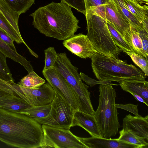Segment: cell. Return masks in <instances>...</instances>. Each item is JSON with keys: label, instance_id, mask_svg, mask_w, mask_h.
<instances>
[{"label": "cell", "instance_id": "cell-7", "mask_svg": "<svg viewBox=\"0 0 148 148\" xmlns=\"http://www.w3.org/2000/svg\"><path fill=\"white\" fill-rule=\"evenodd\" d=\"M57 93L52 102L49 112L45 117L34 119L42 125L70 129L75 111Z\"/></svg>", "mask_w": 148, "mask_h": 148}, {"label": "cell", "instance_id": "cell-4", "mask_svg": "<svg viewBox=\"0 0 148 148\" xmlns=\"http://www.w3.org/2000/svg\"><path fill=\"white\" fill-rule=\"evenodd\" d=\"M99 88V105L93 115L102 138H108L114 136L120 127L115 105L116 93L110 84H100Z\"/></svg>", "mask_w": 148, "mask_h": 148}, {"label": "cell", "instance_id": "cell-2", "mask_svg": "<svg viewBox=\"0 0 148 148\" xmlns=\"http://www.w3.org/2000/svg\"><path fill=\"white\" fill-rule=\"evenodd\" d=\"M71 8L62 2H52L30 14L33 18L32 25L46 36L59 40L68 39L80 28Z\"/></svg>", "mask_w": 148, "mask_h": 148}, {"label": "cell", "instance_id": "cell-9", "mask_svg": "<svg viewBox=\"0 0 148 148\" xmlns=\"http://www.w3.org/2000/svg\"><path fill=\"white\" fill-rule=\"evenodd\" d=\"M15 95L21 98L31 106H43L51 103L55 97V92L47 82L38 88L25 87L11 82Z\"/></svg>", "mask_w": 148, "mask_h": 148}, {"label": "cell", "instance_id": "cell-6", "mask_svg": "<svg viewBox=\"0 0 148 148\" xmlns=\"http://www.w3.org/2000/svg\"><path fill=\"white\" fill-rule=\"evenodd\" d=\"M87 36L97 52L109 57L118 58L121 49L114 43L107 20L98 15L86 11Z\"/></svg>", "mask_w": 148, "mask_h": 148}, {"label": "cell", "instance_id": "cell-10", "mask_svg": "<svg viewBox=\"0 0 148 148\" xmlns=\"http://www.w3.org/2000/svg\"><path fill=\"white\" fill-rule=\"evenodd\" d=\"M42 73L56 92L57 93L75 110H79L78 101L67 81L54 66L43 69Z\"/></svg>", "mask_w": 148, "mask_h": 148}, {"label": "cell", "instance_id": "cell-15", "mask_svg": "<svg viewBox=\"0 0 148 148\" xmlns=\"http://www.w3.org/2000/svg\"><path fill=\"white\" fill-rule=\"evenodd\" d=\"M81 141L88 148H139L137 145L130 144L118 138L79 137Z\"/></svg>", "mask_w": 148, "mask_h": 148}, {"label": "cell", "instance_id": "cell-26", "mask_svg": "<svg viewBox=\"0 0 148 148\" xmlns=\"http://www.w3.org/2000/svg\"><path fill=\"white\" fill-rule=\"evenodd\" d=\"M45 80L40 77L34 71L23 78L18 83L22 86L30 88H38L45 83Z\"/></svg>", "mask_w": 148, "mask_h": 148}, {"label": "cell", "instance_id": "cell-20", "mask_svg": "<svg viewBox=\"0 0 148 148\" xmlns=\"http://www.w3.org/2000/svg\"><path fill=\"white\" fill-rule=\"evenodd\" d=\"M124 38L133 52L144 57L147 60L143 52L142 40L138 32L130 27L125 34Z\"/></svg>", "mask_w": 148, "mask_h": 148}, {"label": "cell", "instance_id": "cell-27", "mask_svg": "<svg viewBox=\"0 0 148 148\" xmlns=\"http://www.w3.org/2000/svg\"><path fill=\"white\" fill-rule=\"evenodd\" d=\"M107 22L108 28L114 44L124 52L126 53L133 51L132 49L123 37L116 30L110 23L107 21Z\"/></svg>", "mask_w": 148, "mask_h": 148}, {"label": "cell", "instance_id": "cell-32", "mask_svg": "<svg viewBox=\"0 0 148 148\" xmlns=\"http://www.w3.org/2000/svg\"><path fill=\"white\" fill-rule=\"evenodd\" d=\"M44 53L45 55V64L43 69H46L54 66L57 59L58 53L53 47L48 48L45 50Z\"/></svg>", "mask_w": 148, "mask_h": 148}, {"label": "cell", "instance_id": "cell-1", "mask_svg": "<svg viewBox=\"0 0 148 148\" xmlns=\"http://www.w3.org/2000/svg\"><path fill=\"white\" fill-rule=\"evenodd\" d=\"M44 133L42 125L21 113L0 108V140L20 148H42Z\"/></svg>", "mask_w": 148, "mask_h": 148}, {"label": "cell", "instance_id": "cell-21", "mask_svg": "<svg viewBox=\"0 0 148 148\" xmlns=\"http://www.w3.org/2000/svg\"><path fill=\"white\" fill-rule=\"evenodd\" d=\"M31 106L21 98L15 96L0 101V108L19 113Z\"/></svg>", "mask_w": 148, "mask_h": 148}, {"label": "cell", "instance_id": "cell-38", "mask_svg": "<svg viewBox=\"0 0 148 148\" xmlns=\"http://www.w3.org/2000/svg\"><path fill=\"white\" fill-rule=\"evenodd\" d=\"M110 0H84L86 10L88 8L107 4Z\"/></svg>", "mask_w": 148, "mask_h": 148}, {"label": "cell", "instance_id": "cell-34", "mask_svg": "<svg viewBox=\"0 0 148 148\" xmlns=\"http://www.w3.org/2000/svg\"><path fill=\"white\" fill-rule=\"evenodd\" d=\"M105 5H103L91 7L86 9V11L100 16L106 20L105 12Z\"/></svg>", "mask_w": 148, "mask_h": 148}, {"label": "cell", "instance_id": "cell-19", "mask_svg": "<svg viewBox=\"0 0 148 148\" xmlns=\"http://www.w3.org/2000/svg\"><path fill=\"white\" fill-rule=\"evenodd\" d=\"M123 0L129 10L141 23L143 21L148 19L147 5L136 0Z\"/></svg>", "mask_w": 148, "mask_h": 148}, {"label": "cell", "instance_id": "cell-3", "mask_svg": "<svg viewBox=\"0 0 148 148\" xmlns=\"http://www.w3.org/2000/svg\"><path fill=\"white\" fill-rule=\"evenodd\" d=\"M92 71L99 81L145 80L147 76L132 64L96 52L91 58Z\"/></svg>", "mask_w": 148, "mask_h": 148}, {"label": "cell", "instance_id": "cell-14", "mask_svg": "<svg viewBox=\"0 0 148 148\" xmlns=\"http://www.w3.org/2000/svg\"><path fill=\"white\" fill-rule=\"evenodd\" d=\"M80 126L88 132L92 137L102 138L98 124L93 115L79 110L74 112L71 127Z\"/></svg>", "mask_w": 148, "mask_h": 148}, {"label": "cell", "instance_id": "cell-5", "mask_svg": "<svg viewBox=\"0 0 148 148\" xmlns=\"http://www.w3.org/2000/svg\"><path fill=\"white\" fill-rule=\"evenodd\" d=\"M54 66L56 68L71 86L79 104V110L93 115L95 111L90 99L89 87L83 83L78 72L66 53H58Z\"/></svg>", "mask_w": 148, "mask_h": 148}, {"label": "cell", "instance_id": "cell-36", "mask_svg": "<svg viewBox=\"0 0 148 148\" xmlns=\"http://www.w3.org/2000/svg\"><path fill=\"white\" fill-rule=\"evenodd\" d=\"M0 38L12 49L16 51L14 46L13 40L3 29L0 28Z\"/></svg>", "mask_w": 148, "mask_h": 148}, {"label": "cell", "instance_id": "cell-33", "mask_svg": "<svg viewBox=\"0 0 148 148\" xmlns=\"http://www.w3.org/2000/svg\"><path fill=\"white\" fill-rule=\"evenodd\" d=\"M68 6L85 14L86 8L84 0H60Z\"/></svg>", "mask_w": 148, "mask_h": 148}, {"label": "cell", "instance_id": "cell-39", "mask_svg": "<svg viewBox=\"0 0 148 148\" xmlns=\"http://www.w3.org/2000/svg\"><path fill=\"white\" fill-rule=\"evenodd\" d=\"M133 96L134 98L137 101L142 102L145 104L147 106H148V103H147L145 100L141 96H139L136 94L132 93L131 94Z\"/></svg>", "mask_w": 148, "mask_h": 148}, {"label": "cell", "instance_id": "cell-30", "mask_svg": "<svg viewBox=\"0 0 148 148\" xmlns=\"http://www.w3.org/2000/svg\"><path fill=\"white\" fill-rule=\"evenodd\" d=\"M16 96L13 91L11 82L0 79V101Z\"/></svg>", "mask_w": 148, "mask_h": 148}, {"label": "cell", "instance_id": "cell-17", "mask_svg": "<svg viewBox=\"0 0 148 148\" xmlns=\"http://www.w3.org/2000/svg\"><path fill=\"white\" fill-rule=\"evenodd\" d=\"M0 51L6 57L20 64L24 67L28 73L34 71L33 67L29 61H28L25 58L18 53L17 51L12 49L0 38Z\"/></svg>", "mask_w": 148, "mask_h": 148}, {"label": "cell", "instance_id": "cell-25", "mask_svg": "<svg viewBox=\"0 0 148 148\" xmlns=\"http://www.w3.org/2000/svg\"><path fill=\"white\" fill-rule=\"evenodd\" d=\"M118 139L130 144H133L139 148H148V143L143 138L130 132L124 130L120 131Z\"/></svg>", "mask_w": 148, "mask_h": 148}, {"label": "cell", "instance_id": "cell-8", "mask_svg": "<svg viewBox=\"0 0 148 148\" xmlns=\"http://www.w3.org/2000/svg\"><path fill=\"white\" fill-rule=\"evenodd\" d=\"M42 126L44 133L42 148H88L69 129Z\"/></svg>", "mask_w": 148, "mask_h": 148}, {"label": "cell", "instance_id": "cell-13", "mask_svg": "<svg viewBox=\"0 0 148 148\" xmlns=\"http://www.w3.org/2000/svg\"><path fill=\"white\" fill-rule=\"evenodd\" d=\"M123 129L135 134L148 141V115L132 116L129 114L123 119Z\"/></svg>", "mask_w": 148, "mask_h": 148}, {"label": "cell", "instance_id": "cell-37", "mask_svg": "<svg viewBox=\"0 0 148 148\" xmlns=\"http://www.w3.org/2000/svg\"><path fill=\"white\" fill-rule=\"evenodd\" d=\"M138 32L142 40L143 52L148 60V33L145 31Z\"/></svg>", "mask_w": 148, "mask_h": 148}, {"label": "cell", "instance_id": "cell-16", "mask_svg": "<svg viewBox=\"0 0 148 148\" xmlns=\"http://www.w3.org/2000/svg\"><path fill=\"white\" fill-rule=\"evenodd\" d=\"M117 82L123 90L140 96L148 103V82L145 79H126Z\"/></svg>", "mask_w": 148, "mask_h": 148}, {"label": "cell", "instance_id": "cell-29", "mask_svg": "<svg viewBox=\"0 0 148 148\" xmlns=\"http://www.w3.org/2000/svg\"><path fill=\"white\" fill-rule=\"evenodd\" d=\"M7 57L0 51V79L3 80L14 82L6 61Z\"/></svg>", "mask_w": 148, "mask_h": 148}, {"label": "cell", "instance_id": "cell-22", "mask_svg": "<svg viewBox=\"0 0 148 148\" xmlns=\"http://www.w3.org/2000/svg\"><path fill=\"white\" fill-rule=\"evenodd\" d=\"M0 28L3 29L17 43H23L27 47L31 55L38 58V55L28 46L24 41L21 35L19 34L11 25L0 12Z\"/></svg>", "mask_w": 148, "mask_h": 148}, {"label": "cell", "instance_id": "cell-35", "mask_svg": "<svg viewBox=\"0 0 148 148\" xmlns=\"http://www.w3.org/2000/svg\"><path fill=\"white\" fill-rule=\"evenodd\" d=\"M115 105L117 108H120L130 112L134 114L135 116L139 115L138 109V105H135L131 103L126 104L115 103Z\"/></svg>", "mask_w": 148, "mask_h": 148}, {"label": "cell", "instance_id": "cell-23", "mask_svg": "<svg viewBox=\"0 0 148 148\" xmlns=\"http://www.w3.org/2000/svg\"><path fill=\"white\" fill-rule=\"evenodd\" d=\"M0 12L17 33L21 35L18 27L19 15L13 10L3 0H0Z\"/></svg>", "mask_w": 148, "mask_h": 148}, {"label": "cell", "instance_id": "cell-40", "mask_svg": "<svg viewBox=\"0 0 148 148\" xmlns=\"http://www.w3.org/2000/svg\"><path fill=\"white\" fill-rule=\"evenodd\" d=\"M140 2L143 3H145L146 4L148 5V0H136Z\"/></svg>", "mask_w": 148, "mask_h": 148}, {"label": "cell", "instance_id": "cell-11", "mask_svg": "<svg viewBox=\"0 0 148 148\" xmlns=\"http://www.w3.org/2000/svg\"><path fill=\"white\" fill-rule=\"evenodd\" d=\"M63 46L73 53L83 59L91 58L96 52L87 35L74 34L64 40Z\"/></svg>", "mask_w": 148, "mask_h": 148}, {"label": "cell", "instance_id": "cell-31", "mask_svg": "<svg viewBox=\"0 0 148 148\" xmlns=\"http://www.w3.org/2000/svg\"><path fill=\"white\" fill-rule=\"evenodd\" d=\"M129 55L133 62L138 66L146 76L148 75V60L144 56L134 52L126 53Z\"/></svg>", "mask_w": 148, "mask_h": 148}, {"label": "cell", "instance_id": "cell-24", "mask_svg": "<svg viewBox=\"0 0 148 148\" xmlns=\"http://www.w3.org/2000/svg\"><path fill=\"white\" fill-rule=\"evenodd\" d=\"M51 105L52 103L46 105L31 106L19 113L25 115L33 119L43 118L49 114Z\"/></svg>", "mask_w": 148, "mask_h": 148}, {"label": "cell", "instance_id": "cell-28", "mask_svg": "<svg viewBox=\"0 0 148 148\" xmlns=\"http://www.w3.org/2000/svg\"><path fill=\"white\" fill-rule=\"evenodd\" d=\"M14 12L20 15L28 10L35 0H3Z\"/></svg>", "mask_w": 148, "mask_h": 148}, {"label": "cell", "instance_id": "cell-12", "mask_svg": "<svg viewBox=\"0 0 148 148\" xmlns=\"http://www.w3.org/2000/svg\"><path fill=\"white\" fill-rule=\"evenodd\" d=\"M105 12L107 21L110 23L124 38L125 34L131 27L127 20L119 11L112 0H110L106 5Z\"/></svg>", "mask_w": 148, "mask_h": 148}, {"label": "cell", "instance_id": "cell-18", "mask_svg": "<svg viewBox=\"0 0 148 148\" xmlns=\"http://www.w3.org/2000/svg\"><path fill=\"white\" fill-rule=\"evenodd\" d=\"M112 0L119 11L127 20L131 27L138 32L145 31L142 24L129 10L123 0Z\"/></svg>", "mask_w": 148, "mask_h": 148}]
</instances>
